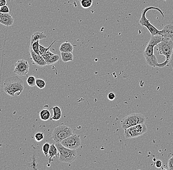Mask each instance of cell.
<instances>
[{
    "mask_svg": "<svg viewBox=\"0 0 173 170\" xmlns=\"http://www.w3.org/2000/svg\"><path fill=\"white\" fill-rule=\"evenodd\" d=\"M151 9L157 10L162 15L163 17H164V14L163 12L159 8L155 7V6H148V7L145 8L143 10L141 17L140 19L139 20V23L142 26H145V27L147 28V29H148V31H150V33L151 34V36L160 35V31L157 29L153 25H152L150 23L149 20H148L146 17V13H147V12L148 10H151Z\"/></svg>",
    "mask_w": 173,
    "mask_h": 170,
    "instance_id": "3957f363",
    "label": "cell"
},
{
    "mask_svg": "<svg viewBox=\"0 0 173 170\" xmlns=\"http://www.w3.org/2000/svg\"><path fill=\"white\" fill-rule=\"evenodd\" d=\"M80 5L82 8L87 9L92 6L93 3L92 0H81Z\"/></svg>",
    "mask_w": 173,
    "mask_h": 170,
    "instance_id": "44dd1931",
    "label": "cell"
},
{
    "mask_svg": "<svg viewBox=\"0 0 173 170\" xmlns=\"http://www.w3.org/2000/svg\"><path fill=\"white\" fill-rule=\"evenodd\" d=\"M155 166L156 168H160L162 167V162L160 160H156V162H155Z\"/></svg>",
    "mask_w": 173,
    "mask_h": 170,
    "instance_id": "4dcf8cb0",
    "label": "cell"
},
{
    "mask_svg": "<svg viewBox=\"0 0 173 170\" xmlns=\"http://www.w3.org/2000/svg\"><path fill=\"white\" fill-rule=\"evenodd\" d=\"M36 79L34 76H30L27 78V84L30 86H34L35 85H36Z\"/></svg>",
    "mask_w": 173,
    "mask_h": 170,
    "instance_id": "603a6c76",
    "label": "cell"
},
{
    "mask_svg": "<svg viewBox=\"0 0 173 170\" xmlns=\"http://www.w3.org/2000/svg\"><path fill=\"white\" fill-rule=\"evenodd\" d=\"M60 143L64 147L71 150H77L81 145L80 136L76 134H72Z\"/></svg>",
    "mask_w": 173,
    "mask_h": 170,
    "instance_id": "9c48e42d",
    "label": "cell"
},
{
    "mask_svg": "<svg viewBox=\"0 0 173 170\" xmlns=\"http://www.w3.org/2000/svg\"><path fill=\"white\" fill-rule=\"evenodd\" d=\"M50 145H51L48 142H47L45 143V144L42 146V152L43 153L44 155H45L46 156H48V155L49 150L50 149Z\"/></svg>",
    "mask_w": 173,
    "mask_h": 170,
    "instance_id": "484cf974",
    "label": "cell"
},
{
    "mask_svg": "<svg viewBox=\"0 0 173 170\" xmlns=\"http://www.w3.org/2000/svg\"><path fill=\"white\" fill-rule=\"evenodd\" d=\"M0 10H1V6H0Z\"/></svg>",
    "mask_w": 173,
    "mask_h": 170,
    "instance_id": "e575fe53",
    "label": "cell"
},
{
    "mask_svg": "<svg viewBox=\"0 0 173 170\" xmlns=\"http://www.w3.org/2000/svg\"><path fill=\"white\" fill-rule=\"evenodd\" d=\"M145 121L146 118L143 115L140 113H132L122 119L120 121V125L125 130L138 124L145 123Z\"/></svg>",
    "mask_w": 173,
    "mask_h": 170,
    "instance_id": "5b68a950",
    "label": "cell"
},
{
    "mask_svg": "<svg viewBox=\"0 0 173 170\" xmlns=\"http://www.w3.org/2000/svg\"><path fill=\"white\" fill-rule=\"evenodd\" d=\"M60 51L64 53H72L74 51V46L70 42H64L60 47Z\"/></svg>",
    "mask_w": 173,
    "mask_h": 170,
    "instance_id": "5bb4252c",
    "label": "cell"
},
{
    "mask_svg": "<svg viewBox=\"0 0 173 170\" xmlns=\"http://www.w3.org/2000/svg\"><path fill=\"white\" fill-rule=\"evenodd\" d=\"M55 42V41H54L50 45V46H49L48 48H46V47H45L43 46V45H42L40 44H39V54H40V55L41 56V55L44 54H45L46 52H47L48 51L49 49H50V48L53 45V44H54Z\"/></svg>",
    "mask_w": 173,
    "mask_h": 170,
    "instance_id": "d4e9b609",
    "label": "cell"
},
{
    "mask_svg": "<svg viewBox=\"0 0 173 170\" xmlns=\"http://www.w3.org/2000/svg\"><path fill=\"white\" fill-rule=\"evenodd\" d=\"M156 46L158 48V54L163 55L166 57L165 61L161 63H158L157 66V67L158 68H163L170 62L173 53V40L169 38L163 37L162 41L158 44Z\"/></svg>",
    "mask_w": 173,
    "mask_h": 170,
    "instance_id": "7a4b0ae2",
    "label": "cell"
},
{
    "mask_svg": "<svg viewBox=\"0 0 173 170\" xmlns=\"http://www.w3.org/2000/svg\"><path fill=\"white\" fill-rule=\"evenodd\" d=\"M14 23V19L10 13H0V24L5 26H11Z\"/></svg>",
    "mask_w": 173,
    "mask_h": 170,
    "instance_id": "7c38bea8",
    "label": "cell"
},
{
    "mask_svg": "<svg viewBox=\"0 0 173 170\" xmlns=\"http://www.w3.org/2000/svg\"><path fill=\"white\" fill-rule=\"evenodd\" d=\"M62 59L64 62L72 61L74 60V54L72 53H64L61 52Z\"/></svg>",
    "mask_w": 173,
    "mask_h": 170,
    "instance_id": "d6986e66",
    "label": "cell"
},
{
    "mask_svg": "<svg viewBox=\"0 0 173 170\" xmlns=\"http://www.w3.org/2000/svg\"><path fill=\"white\" fill-rule=\"evenodd\" d=\"M29 53L32 61V63L41 67H45L47 65L42 56L35 53L30 47H29Z\"/></svg>",
    "mask_w": 173,
    "mask_h": 170,
    "instance_id": "8fae6325",
    "label": "cell"
},
{
    "mask_svg": "<svg viewBox=\"0 0 173 170\" xmlns=\"http://www.w3.org/2000/svg\"><path fill=\"white\" fill-rule=\"evenodd\" d=\"M44 139L43 133L42 132H38L34 135V139L36 142H39L42 141Z\"/></svg>",
    "mask_w": 173,
    "mask_h": 170,
    "instance_id": "4316f807",
    "label": "cell"
},
{
    "mask_svg": "<svg viewBox=\"0 0 173 170\" xmlns=\"http://www.w3.org/2000/svg\"><path fill=\"white\" fill-rule=\"evenodd\" d=\"M36 85L39 89H43L46 86V82L43 79H36Z\"/></svg>",
    "mask_w": 173,
    "mask_h": 170,
    "instance_id": "cb8c5ba5",
    "label": "cell"
},
{
    "mask_svg": "<svg viewBox=\"0 0 173 170\" xmlns=\"http://www.w3.org/2000/svg\"><path fill=\"white\" fill-rule=\"evenodd\" d=\"M160 35L163 37H167L173 40V25L168 24L160 31Z\"/></svg>",
    "mask_w": 173,
    "mask_h": 170,
    "instance_id": "4fadbf2b",
    "label": "cell"
},
{
    "mask_svg": "<svg viewBox=\"0 0 173 170\" xmlns=\"http://www.w3.org/2000/svg\"><path fill=\"white\" fill-rule=\"evenodd\" d=\"M50 110H53V115L51 118V120L54 121H58L61 119L62 116V110L59 107L55 106L52 107L50 108Z\"/></svg>",
    "mask_w": 173,
    "mask_h": 170,
    "instance_id": "9a60e30c",
    "label": "cell"
},
{
    "mask_svg": "<svg viewBox=\"0 0 173 170\" xmlns=\"http://www.w3.org/2000/svg\"><path fill=\"white\" fill-rule=\"evenodd\" d=\"M0 13H10V9L8 7V6L5 5L4 6H1V10H0Z\"/></svg>",
    "mask_w": 173,
    "mask_h": 170,
    "instance_id": "83f0119b",
    "label": "cell"
},
{
    "mask_svg": "<svg viewBox=\"0 0 173 170\" xmlns=\"http://www.w3.org/2000/svg\"><path fill=\"white\" fill-rule=\"evenodd\" d=\"M55 145L59 153V160L62 162L71 163L76 158V150H71L66 148L61 143H56Z\"/></svg>",
    "mask_w": 173,
    "mask_h": 170,
    "instance_id": "277c9868",
    "label": "cell"
},
{
    "mask_svg": "<svg viewBox=\"0 0 173 170\" xmlns=\"http://www.w3.org/2000/svg\"><path fill=\"white\" fill-rule=\"evenodd\" d=\"M24 89V84L22 79L18 76L8 77L4 84V91L11 97L19 96Z\"/></svg>",
    "mask_w": 173,
    "mask_h": 170,
    "instance_id": "6da1fadb",
    "label": "cell"
},
{
    "mask_svg": "<svg viewBox=\"0 0 173 170\" xmlns=\"http://www.w3.org/2000/svg\"><path fill=\"white\" fill-rule=\"evenodd\" d=\"M5 5H6V0H0V6H4Z\"/></svg>",
    "mask_w": 173,
    "mask_h": 170,
    "instance_id": "1f68e13d",
    "label": "cell"
},
{
    "mask_svg": "<svg viewBox=\"0 0 173 170\" xmlns=\"http://www.w3.org/2000/svg\"><path fill=\"white\" fill-rule=\"evenodd\" d=\"M39 44H40L39 40H38L34 42L32 44H30V46L33 51L39 54H39Z\"/></svg>",
    "mask_w": 173,
    "mask_h": 170,
    "instance_id": "7402d4cb",
    "label": "cell"
},
{
    "mask_svg": "<svg viewBox=\"0 0 173 170\" xmlns=\"http://www.w3.org/2000/svg\"><path fill=\"white\" fill-rule=\"evenodd\" d=\"M147 127L145 123L138 124L125 130V137L131 139L142 136L147 132Z\"/></svg>",
    "mask_w": 173,
    "mask_h": 170,
    "instance_id": "52a82bcc",
    "label": "cell"
},
{
    "mask_svg": "<svg viewBox=\"0 0 173 170\" xmlns=\"http://www.w3.org/2000/svg\"><path fill=\"white\" fill-rule=\"evenodd\" d=\"M72 134L73 132L70 127L61 125L54 129L52 133V137L55 142L60 143Z\"/></svg>",
    "mask_w": 173,
    "mask_h": 170,
    "instance_id": "8992f818",
    "label": "cell"
},
{
    "mask_svg": "<svg viewBox=\"0 0 173 170\" xmlns=\"http://www.w3.org/2000/svg\"><path fill=\"white\" fill-rule=\"evenodd\" d=\"M170 63L171 64L172 67L173 69V54H172L171 57V59L170 61Z\"/></svg>",
    "mask_w": 173,
    "mask_h": 170,
    "instance_id": "d6a6232c",
    "label": "cell"
},
{
    "mask_svg": "<svg viewBox=\"0 0 173 170\" xmlns=\"http://www.w3.org/2000/svg\"><path fill=\"white\" fill-rule=\"evenodd\" d=\"M78 1H79V2H80V1H81V0H78Z\"/></svg>",
    "mask_w": 173,
    "mask_h": 170,
    "instance_id": "836d02e7",
    "label": "cell"
},
{
    "mask_svg": "<svg viewBox=\"0 0 173 170\" xmlns=\"http://www.w3.org/2000/svg\"><path fill=\"white\" fill-rule=\"evenodd\" d=\"M58 150L55 144H52L50 145V149L49 150V159L48 162L50 164L52 161V158L58 156Z\"/></svg>",
    "mask_w": 173,
    "mask_h": 170,
    "instance_id": "2e32d148",
    "label": "cell"
},
{
    "mask_svg": "<svg viewBox=\"0 0 173 170\" xmlns=\"http://www.w3.org/2000/svg\"><path fill=\"white\" fill-rule=\"evenodd\" d=\"M45 62L47 65H52L56 63L60 60V56L58 54H54L52 56H50L44 59Z\"/></svg>",
    "mask_w": 173,
    "mask_h": 170,
    "instance_id": "ac0fdd59",
    "label": "cell"
},
{
    "mask_svg": "<svg viewBox=\"0 0 173 170\" xmlns=\"http://www.w3.org/2000/svg\"><path fill=\"white\" fill-rule=\"evenodd\" d=\"M155 45L148 42L144 51V56L147 63L153 67H157L158 62L156 56L154 54V47Z\"/></svg>",
    "mask_w": 173,
    "mask_h": 170,
    "instance_id": "ba28073f",
    "label": "cell"
},
{
    "mask_svg": "<svg viewBox=\"0 0 173 170\" xmlns=\"http://www.w3.org/2000/svg\"><path fill=\"white\" fill-rule=\"evenodd\" d=\"M46 37H47L42 32L36 31V32L34 33L32 36L31 38V44L34 42L46 38Z\"/></svg>",
    "mask_w": 173,
    "mask_h": 170,
    "instance_id": "e0dca14e",
    "label": "cell"
},
{
    "mask_svg": "<svg viewBox=\"0 0 173 170\" xmlns=\"http://www.w3.org/2000/svg\"><path fill=\"white\" fill-rule=\"evenodd\" d=\"M168 167L170 170H173V156L170 158L168 161Z\"/></svg>",
    "mask_w": 173,
    "mask_h": 170,
    "instance_id": "f1b7e54d",
    "label": "cell"
},
{
    "mask_svg": "<svg viewBox=\"0 0 173 170\" xmlns=\"http://www.w3.org/2000/svg\"><path fill=\"white\" fill-rule=\"evenodd\" d=\"M30 65L25 59H19L15 64L13 73L17 76L24 77L28 75L29 71Z\"/></svg>",
    "mask_w": 173,
    "mask_h": 170,
    "instance_id": "30bf717a",
    "label": "cell"
},
{
    "mask_svg": "<svg viewBox=\"0 0 173 170\" xmlns=\"http://www.w3.org/2000/svg\"><path fill=\"white\" fill-rule=\"evenodd\" d=\"M39 117H40L41 120L42 121H48L50 119V117H51V113H50L49 110L44 109L42 110L40 112Z\"/></svg>",
    "mask_w": 173,
    "mask_h": 170,
    "instance_id": "ffe728a7",
    "label": "cell"
},
{
    "mask_svg": "<svg viewBox=\"0 0 173 170\" xmlns=\"http://www.w3.org/2000/svg\"><path fill=\"white\" fill-rule=\"evenodd\" d=\"M116 98V95L113 92H110L108 94V99L110 101H113Z\"/></svg>",
    "mask_w": 173,
    "mask_h": 170,
    "instance_id": "f546056e",
    "label": "cell"
}]
</instances>
